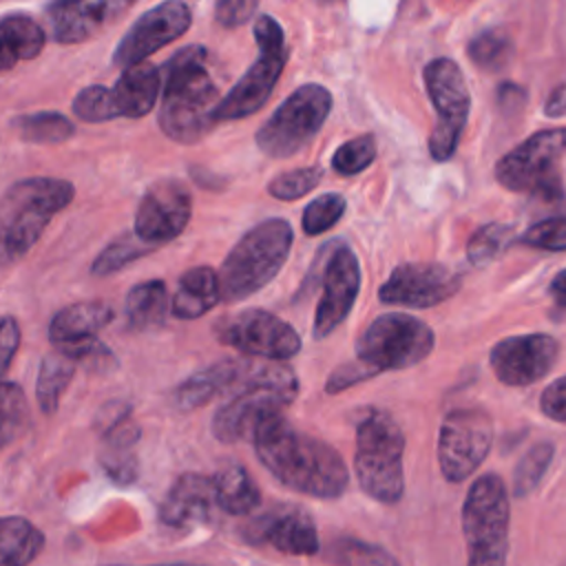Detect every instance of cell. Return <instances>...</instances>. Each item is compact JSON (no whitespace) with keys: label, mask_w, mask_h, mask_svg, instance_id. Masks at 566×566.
<instances>
[{"label":"cell","mask_w":566,"mask_h":566,"mask_svg":"<svg viewBox=\"0 0 566 566\" xmlns=\"http://www.w3.org/2000/svg\"><path fill=\"white\" fill-rule=\"evenodd\" d=\"M73 113L82 122H108L119 117V108L115 102V93L108 86L93 84L80 91L73 99Z\"/></svg>","instance_id":"f35d334b"},{"label":"cell","mask_w":566,"mask_h":566,"mask_svg":"<svg viewBox=\"0 0 566 566\" xmlns=\"http://www.w3.org/2000/svg\"><path fill=\"white\" fill-rule=\"evenodd\" d=\"M217 504L228 515H248L261 504V491L248 469L239 462H226L212 475Z\"/></svg>","instance_id":"4316f807"},{"label":"cell","mask_w":566,"mask_h":566,"mask_svg":"<svg viewBox=\"0 0 566 566\" xmlns=\"http://www.w3.org/2000/svg\"><path fill=\"white\" fill-rule=\"evenodd\" d=\"M137 440H139V429L128 418L106 429V442L99 460L106 473L122 484L135 480L137 471H135L133 447L137 444Z\"/></svg>","instance_id":"f546056e"},{"label":"cell","mask_w":566,"mask_h":566,"mask_svg":"<svg viewBox=\"0 0 566 566\" xmlns=\"http://www.w3.org/2000/svg\"><path fill=\"white\" fill-rule=\"evenodd\" d=\"M254 42L259 46V57L221 97L214 111L217 124L254 115L268 102L274 84L281 77V71L287 64L290 49L285 44V33L272 15L263 13L254 20Z\"/></svg>","instance_id":"52a82bcc"},{"label":"cell","mask_w":566,"mask_h":566,"mask_svg":"<svg viewBox=\"0 0 566 566\" xmlns=\"http://www.w3.org/2000/svg\"><path fill=\"white\" fill-rule=\"evenodd\" d=\"M126 318L130 327L135 329H155L164 325L168 312H170V298H168V287L164 281L153 279V281H142L137 283L128 296H126Z\"/></svg>","instance_id":"f1b7e54d"},{"label":"cell","mask_w":566,"mask_h":566,"mask_svg":"<svg viewBox=\"0 0 566 566\" xmlns=\"http://www.w3.org/2000/svg\"><path fill=\"white\" fill-rule=\"evenodd\" d=\"M250 544L272 546L285 555L318 553V533L312 515L294 504H276L252 517L243 528Z\"/></svg>","instance_id":"d6986e66"},{"label":"cell","mask_w":566,"mask_h":566,"mask_svg":"<svg viewBox=\"0 0 566 566\" xmlns=\"http://www.w3.org/2000/svg\"><path fill=\"white\" fill-rule=\"evenodd\" d=\"M345 208H347V201L338 192H325L316 197L314 201L307 203L303 212V219H301L303 232L310 237L323 234L325 230H329L340 221V217L345 214Z\"/></svg>","instance_id":"ab89813d"},{"label":"cell","mask_w":566,"mask_h":566,"mask_svg":"<svg viewBox=\"0 0 566 566\" xmlns=\"http://www.w3.org/2000/svg\"><path fill=\"white\" fill-rule=\"evenodd\" d=\"M511 49H513L511 38L502 29L482 31L467 46L471 62L484 71H495V69L504 66L506 60L511 57Z\"/></svg>","instance_id":"e575fe53"},{"label":"cell","mask_w":566,"mask_h":566,"mask_svg":"<svg viewBox=\"0 0 566 566\" xmlns=\"http://www.w3.org/2000/svg\"><path fill=\"white\" fill-rule=\"evenodd\" d=\"M75 367H77V360L57 347L42 358L38 380H35V398L44 413H53L57 409L60 396L69 387L75 374Z\"/></svg>","instance_id":"4dcf8cb0"},{"label":"cell","mask_w":566,"mask_h":566,"mask_svg":"<svg viewBox=\"0 0 566 566\" xmlns=\"http://www.w3.org/2000/svg\"><path fill=\"white\" fill-rule=\"evenodd\" d=\"M46 42L44 29L24 13L0 18V73L15 69L20 62L38 57Z\"/></svg>","instance_id":"484cf974"},{"label":"cell","mask_w":566,"mask_h":566,"mask_svg":"<svg viewBox=\"0 0 566 566\" xmlns=\"http://www.w3.org/2000/svg\"><path fill=\"white\" fill-rule=\"evenodd\" d=\"M517 241L537 250H553V252L566 250V214L548 217L528 226Z\"/></svg>","instance_id":"7bdbcfd3"},{"label":"cell","mask_w":566,"mask_h":566,"mask_svg":"<svg viewBox=\"0 0 566 566\" xmlns=\"http://www.w3.org/2000/svg\"><path fill=\"white\" fill-rule=\"evenodd\" d=\"M192 13L186 2L168 0L137 18L113 51V64L128 69L146 62V57L190 29Z\"/></svg>","instance_id":"9a60e30c"},{"label":"cell","mask_w":566,"mask_h":566,"mask_svg":"<svg viewBox=\"0 0 566 566\" xmlns=\"http://www.w3.org/2000/svg\"><path fill=\"white\" fill-rule=\"evenodd\" d=\"M73 197L75 188L66 179L31 177L15 181L0 197V252L7 259L27 254Z\"/></svg>","instance_id":"277c9868"},{"label":"cell","mask_w":566,"mask_h":566,"mask_svg":"<svg viewBox=\"0 0 566 566\" xmlns=\"http://www.w3.org/2000/svg\"><path fill=\"white\" fill-rule=\"evenodd\" d=\"M513 243V228L504 223H489L473 232L467 243V259L473 265H486Z\"/></svg>","instance_id":"d590c367"},{"label":"cell","mask_w":566,"mask_h":566,"mask_svg":"<svg viewBox=\"0 0 566 566\" xmlns=\"http://www.w3.org/2000/svg\"><path fill=\"white\" fill-rule=\"evenodd\" d=\"M217 340L243 356L283 363L301 352V336L283 318L248 307L221 318L214 327Z\"/></svg>","instance_id":"4fadbf2b"},{"label":"cell","mask_w":566,"mask_h":566,"mask_svg":"<svg viewBox=\"0 0 566 566\" xmlns=\"http://www.w3.org/2000/svg\"><path fill=\"white\" fill-rule=\"evenodd\" d=\"M128 9V2H53L46 7L53 40L75 44L91 38L115 13Z\"/></svg>","instance_id":"7402d4cb"},{"label":"cell","mask_w":566,"mask_h":566,"mask_svg":"<svg viewBox=\"0 0 566 566\" xmlns=\"http://www.w3.org/2000/svg\"><path fill=\"white\" fill-rule=\"evenodd\" d=\"M509 520L511 504L504 480L495 473L480 475L462 504L467 566H506Z\"/></svg>","instance_id":"8992f818"},{"label":"cell","mask_w":566,"mask_h":566,"mask_svg":"<svg viewBox=\"0 0 566 566\" xmlns=\"http://www.w3.org/2000/svg\"><path fill=\"white\" fill-rule=\"evenodd\" d=\"M113 321V307L104 301H82L62 307L49 325V338L55 347L93 340Z\"/></svg>","instance_id":"603a6c76"},{"label":"cell","mask_w":566,"mask_h":566,"mask_svg":"<svg viewBox=\"0 0 566 566\" xmlns=\"http://www.w3.org/2000/svg\"><path fill=\"white\" fill-rule=\"evenodd\" d=\"M11 128L18 133L20 139L29 144H62L75 135L73 122L51 111L13 117Z\"/></svg>","instance_id":"1f68e13d"},{"label":"cell","mask_w":566,"mask_h":566,"mask_svg":"<svg viewBox=\"0 0 566 566\" xmlns=\"http://www.w3.org/2000/svg\"><path fill=\"white\" fill-rule=\"evenodd\" d=\"M544 113L548 117H562L566 113V84L564 86H557L551 97L546 99V106H544Z\"/></svg>","instance_id":"c3c4849f"},{"label":"cell","mask_w":566,"mask_h":566,"mask_svg":"<svg viewBox=\"0 0 566 566\" xmlns=\"http://www.w3.org/2000/svg\"><path fill=\"white\" fill-rule=\"evenodd\" d=\"M20 347V325L11 316L0 318V382Z\"/></svg>","instance_id":"7dc6e473"},{"label":"cell","mask_w":566,"mask_h":566,"mask_svg":"<svg viewBox=\"0 0 566 566\" xmlns=\"http://www.w3.org/2000/svg\"><path fill=\"white\" fill-rule=\"evenodd\" d=\"M402 451L405 436L387 411L371 409L358 422L354 471L360 489L376 502H400L405 493Z\"/></svg>","instance_id":"5b68a950"},{"label":"cell","mask_w":566,"mask_h":566,"mask_svg":"<svg viewBox=\"0 0 566 566\" xmlns=\"http://www.w3.org/2000/svg\"><path fill=\"white\" fill-rule=\"evenodd\" d=\"M157 245L144 241L135 230L117 237L115 241H111L93 261L91 265V274L95 276H108L122 268H126L130 261L142 259L144 254L153 252Z\"/></svg>","instance_id":"d6a6232c"},{"label":"cell","mask_w":566,"mask_h":566,"mask_svg":"<svg viewBox=\"0 0 566 566\" xmlns=\"http://www.w3.org/2000/svg\"><path fill=\"white\" fill-rule=\"evenodd\" d=\"M539 407H542V413H544V416H548V418L555 420V422L566 424V376L553 380V382L542 391Z\"/></svg>","instance_id":"bcb514c9"},{"label":"cell","mask_w":566,"mask_h":566,"mask_svg":"<svg viewBox=\"0 0 566 566\" xmlns=\"http://www.w3.org/2000/svg\"><path fill=\"white\" fill-rule=\"evenodd\" d=\"M296 394L298 378L294 369H285L276 378L250 385L214 411L212 436L226 444L241 440L252 442L268 422L283 416V409L294 402Z\"/></svg>","instance_id":"ba28073f"},{"label":"cell","mask_w":566,"mask_h":566,"mask_svg":"<svg viewBox=\"0 0 566 566\" xmlns=\"http://www.w3.org/2000/svg\"><path fill=\"white\" fill-rule=\"evenodd\" d=\"M252 447L261 464L292 491L334 500L347 489L349 471L340 453L327 442L294 429L285 416L268 422L254 436Z\"/></svg>","instance_id":"6da1fadb"},{"label":"cell","mask_w":566,"mask_h":566,"mask_svg":"<svg viewBox=\"0 0 566 566\" xmlns=\"http://www.w3.org/2000/svg\"><path fill=\"white\" fill-rule=\"evenodd\" d=\"M221 301L219 274L210 265H197L181 274L179 287L170 301V314L177 318H199Z\"/></svg>","instance_id":"d4e9b609"},{"label":"cell","mask_w":566,"mask_h":566,"mask_svg":"<svg viewBox=\"0 0 566 566\" xmlns=\"http://www.w3.org/2000/svg\"><path fill=\"white\" fill-rule=\"evenodd\" d=\"M376 374L378 371L374 367H369V365H365L363 360L356 358V360L345 363V365H340V367H336L332 371V376L325 382V391L327 394H338V391H343V389H347V387H352L356 382H363V380H367V378H371Z\"/></svg>","instance_id":"ee69618b"},{"label":"cell","mask_w":566,"mask_h":566,"mask_svg":"<svg viewBox=\"0 0 566 566\" xmlns=\"http://www.w3.org/2000/svg\"><path fill=\"white\" fill-rule=\"evenodd\" d=\"M422 77L436 111V126L429 135V153L436 161H447L455 153L469 119V86L460 66L449 57L431 60L424 66Z\"/></svg>","instance_id":"7c38bea8"},{"label":"cell","mask_w":566,"mask_h":566,"mask_svg":"<svg viewBox=\"0 0 566 566\" xmlns=\"http://www.w3.org/2000/svg\"><path fill=\"white\" fill-rule=\"evenodd\" d=\"M433 332L409 314H382L358 338L356 358L374 367L407 369L422 363L433 349Z\"/></svg>","instance_id":"30bf717a"},{"label":"cell","mask_w":566,"mask_h":566,"mask_svg":"<svg viewBox=\"0 0 566 566\" xmlns=\"http://www.w3.org/2000/svg\"><path fill=\"white\" fill-rule=\"evenodd\" d=\"M566 153V128L537 130L495 164V179L506 190L562 195L557 164Z\"/></svg>","instance_id":"8fae6325"},{"label":"cell","mask_w":566,"mask_h":566,"mask_svg":"<svg viewBox=\"0 0 566 566\" xmlns=\"http://www.w3.org/2000/svg\"><path fill=\"white\" fill-rule=\"evenodd\" d=\"M551 296L566 307V270H562L551 283Z\"/></svg>","instance_id":"681fc988"},{"label":"cell","mask_w":566,"mask_h":566,"mask_svg":"<svg viewBox=\"0 0 566 566\" xmlns=\"http://www.w3.org/2000/svg\"><path fill=\"white\" fill-rule=\"evenodd\" d=\"M42 548L44 535L27 517H0V566H29Z\"/></svg>","instance_id":"83f0119b"},{"label":"cell","mask_w":566,"mask_h":566,"mask_svg":"<svg viewBox=\"0 0 566 566\" xmlns=\"http://www.w3.org/2000/svg\"><path fill=\"white\" fill-rule=\"evenodd\" d=\"M360 290V265L356 254L340 245L332 252L323 272V294L314 312V338L329 336L349 314Z\"/></svg>","instance_id":"ffe728a7"},{"label":"cell","mask_w":566,"mask_h":566,"mask_svg":"<svg viewBox=\"0 0 566 566\" xmlns=\"http://www.w3.org/2000/svg\"><path fill=\"white\" fill-rule=\"evenodd\" d=\"M217 493L212 478L201 473H184L175 480L168 495L159 506V520L172 528H186L192 524H206L212 520Z\"/></svg>","instance_id":"44dd1931"},{"label":"cell","mask_w":566,"mask_h":566,"mask_svg":"<svg viewBox=\"0 0 566 566\" xmlns=\"http://www.w3.org/2000/svg\"><path fill=\"white\" fill-rule=\"evenodd\" d=\"M164 95L159 128L179 144H195L212 130L214 111L221 102L208 69V51L199 44L179 49L164 64Z\"/></svg>","instance_id":"7a4b0ae2"},{"label":"cell","mask_w":566,"mask_h":566,"mask_svg":"<svg viewBox=\"0 0 566 566\" xmlns=\"http://www.w3.org/2000/svg\"><path fill=\"white\" fill-rule=\"evenodd\" d=\"M27 420L24 391L15 382H0V449L15 440Z\"/></svg>","instance_id":"74e56055"},{"label":"cell","mask_w":566,"mask_h":566,"mask_svg":"<svg viewBox=\"0 0 566 566\" xmlns=\"http://www.w3.org/2000/svg\"><path fill=\"white\" fill-rule=\"evenodd\" d=\"M321 179H323L321 166H303V168H294V170L281 172L274 179H270L268 192L274 199L292 201V199H301L303 195L314 190L321 184Z\"/></svg>","instance_id":"60d3db41"},{"label":"cell","mask_w":566,"mask_h":566,"mask_svg":"<svg viewBox=\"0 0 566 566\" xmlns=\"http://www.w3.org/2000/svg\"><path fill=\"white\" fill-rule=\"evenodd\" d=\"M256 2L252 0H223L214 4V18L219 24L234 29L239 24H245L256 13Z\"/></svg>","instance_id":"f6af8a7d"},{"label":"cell","mask_w":566,"mask_h":566,"mask_svg":"<svg viewBox=\"0 0 566 566\" xmlns=\"http://www.w3.org/2000/svg\"><path fill=\"white\" fill-rule=\"evenodd\" d=\"M559 354V343L551 334H522L502 338L491 347L489 363L500 382L526 387L544 378Z\"/></svg>","instance_id":"2e32d148"},{"label":"cell","mask_w":566,"mask_h":566,"mask_svg":"<svg viewBox=\"0 0 566 566\" xmlns=\"http://www.w3.org/2000/svg\"><path fill=\"white\" fill-rule=\"evenodd\" d=\"M332 111V93L321 84H303L256 130L254 142L268 157L281 159L303 150Z\"/></svg>","instance_id":"9c48e42d"},{"label":"cell","mask_w":566,"mask_h":566,"mask_svg":"<svg viewBox=\"0 0 566 566\" xmlns=\"http://www.w3.org/2000/svg\"><path fill=\"white\" fill-rule=\"evenodd\" d=\"M329 559L336 566H400L382 546L356 537H338L332 542Z\"/></svg>","instance_id":"836d02e7"},{"label":"cell","mask_w":566,"mask_h":566,"mask_svg":"<svg viewBox=\"0 0 566 566\" xmlns=\"http://www.w3.org/2000/svg\"><path fill=\"white\" fill-rule=\"evenodd\" d=\"M161 73L155 64L142 62L122 71L117 84L113 86L115 102L119 108V117H144L153 111L159 88H161Z\"/></svg>","instance_id":"cb8c5ba5"},{"label":"cell","mask_w":566,"mask_h":566,"mask_svg":"<svg viewBox=\"0 0 566 566\" xmlns=\"http://www.w3.org/2000/svg\"><path fill=\"white\" fill-rule=\"evenodd\" d=\"M555 447L553 442H539L531 447L524 458L517 462L515 473H513V495L515 497H526L542 480L546 473L551 460H553Z\"/></svg>","instance_id":"8d00e7d4"},{"label":"cell","mask_w":566,"mask_h":566,"mask_svg":"<svg viewBox=\"0 0 566 566\" xmlns=\"http://www.w3.org/2000/svg\"><path fill=\"white\" fill-rule=\"evenodd\" d=\"M374 159H376L374 135H360L336 148L332 157V168L343 177H352L363 172Z\"/></svg>","instance_id":"b9f144b4"},{"label":"cell","mask_w":566,"mask_h":566,"mask_svg":"<svg viewBox=\"0 0 566 566\" xmlns=\"http://www.w3.org/2000/svg\"><path fill=\"white\" fill-rule=\"evenodd\" d=\"M493 442V424L486 411L453 409L444 416L438 436V464L442 475L458 484L484 462Z\"/></svg>","instance_id":"5bb4252c"},{"label":"cell","mask_w":566,"mask_h":566,"mask_svg":"<svg viewBox=\"0 0 566 566\" xmlns=\"http://www.w3.org/2000/svg\"><path fill=\"white\" fill-rule=\"evenodd\" d=\"M190 212L192 199L188 188L177 179H161L144 192L135 214V232L144 241L161 245L186 230Z\"/></svg>","instance_id":"ac0fdd59"},{"label":"cell","mask_w":566,"mask_h":566,"mask_svg":"<svg viewBox=\"0 0 566 566\" xmlns=\"http://www.w3.org/2000/svg\"><path fill=\"white\" fill-rule=\"evenodd\" d=\"M460 290V276L438 263H402L380 285L378 296L387 305L433 307Z\"/></svg>","instance_id":"e0dca14e"},{"label":"cell","mask_w":566,"mask_h":566,"mask_svg":"<svg viewBox=\"0 0 566 566\" xmlns=\"http://www.w3.org/2000/svg\"><path fill=\"white\" fill-rule=\"evenodd\" d=\"M164 566H199V564H164Z\"/></svg>","instance_id":"f907efd6"},{"label":"cell","mask_w":566,"mask_h":566,"mask_svg":"<svg viewBox=\"0 0 566 566\" xmlns=\"http://www.w3.org/2000/svg\"><path fill=\"white\" fill-rule=\"evenodd\" d=\"M294 234L285 219H265L250 228L221 263V301L237 303L263 290L283 268Z\"/></svg>","instance_id":"3957f363"}]
</instances>
